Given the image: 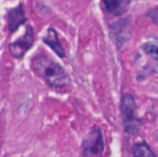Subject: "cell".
Wrapping results in <instances>:
<instances>
[{"mask_svg":"<svg viewBox=\"0 0 158 157\" xmlns=\"http://www.w3.org/2000/svg\"><path fill=\"white\" fill-rule=\"evenodd\" d=\"M120 109L125 130L128 133H136L140 130L142 122L135 114L136 105L131 94H125L123 96Z\"/></svg>","mask_w":158,"mask_h":157,"instance_id":"2","label":"cell"},{"mask_svg":"<svg viewBox=\"0 0 158 157\" xmlns=\"http://www.w3.org/2000/svg\"><path fill=\"white\" fill-rule=\"evenodd\" d=\"M33 68L42 79L53 87L62 88L69 81L66 70L47 56L36 57L33 61Z\"/></svg>","mask_w":158,"mask_h":157,"instance_id":"1","label":"cell"},{"mask_svg":"<svg viewBox=\"0 0 158 157\" xmlns=\"http://www.w3.org/2000/svg\"><path fill=\"white\" fill-rule=\"evenodd\" d=\"M33 41V31L31 26H28L24 34L9 44V53L15 58H21L26 54V52L31 47Z\"/></svg>","mask_w":158,"mask_h":157,"instance_id":"4","label":"cell"},{"mask_svg":"<svg viewBox=\"0 0 158 157\" xmlns=\"http://www.w3.org/2000/svg\"><path fill=\"white\" fill-rule=\"evenodd\" d=\"M44 42L45 44H47L59 57L65 56V51L63 47L61 46L59 40L57 38L56 31L53 29H49L46 35L44 38Z\"/></svg>","mask_w":158,"mask_h":157,"instance_id":"6","label":"cell"},{"mask_svg":"<svg viewBox=\"0 0 158 157\" xmlns=\"http://www.w3.org/2000/svg\"><path fill=\"white\" fill-rule=\"evenodd\" d=\"M105 149V143L101 130L94 127L86 135L82 143V152L85 157L99 156Z\"/></svg>","mask_w":158,"mask_h":157,"instance_id":"3","label":"cell"},{"mask_svg":"<svg viewBox=\"0 0 158 157\" xmlns=\"http://www.w3.org/2000/svg\"><path fill=\"white\" fill-rule=\"evenodd\" d=\"M133 157H156L153 150L145 143H139L133 148Z\"/></svg>","mask_w":158,"mask_h":157,"instance_id":"8","label":"cell"},{"mask_svg":"<svg viewBox=\"0 0 158 157\" xmlns=\"http://www.w3.org/2000/svg\"><path fill=\"white\" fill-rule=\"evenodd\" d=\"M26 21L22 6H19L8 12V25L11 31H15L21 24Z\"/></svg>","mask_w":158,"mask_h":157,"instance_id":"5","label":"cell"},{"mask_svg":"<svg viewBox=\"0 0 158 157\" xmlns=\"http://www.w3.org/2000/svg\"><path fill=\"white\" fill-rule=\"evenodd\" d=\"M143 50L156 60L157 59V45L156 43H147L143 46Z\"/></svg>","mask_w":158,"mask_h":157,"instance_id":"9","label":"cell"},{"mask_svg":"<svg viewBox=\"0 0 158 157\" xmlns=\"http://www.w3.org/2000/svg\"><path fill=\"white\" fill-rule=\"evenodd\" d=\"M103 2L106 9L115 16H120L124 14L128 8L126 0H103Z\"/></svg>","mask_w":158,"mask_h":157,"instance_id":"7","label":"cell"}]
</instances>
